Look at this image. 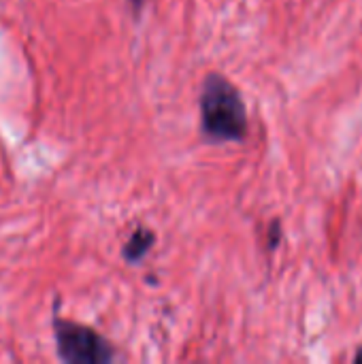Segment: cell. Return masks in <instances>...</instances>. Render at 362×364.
<instances>
[{
	"label": "cell",
	"instance_id": "obj_1",
	"mask_svg": "<svg viewBox=\"0 0 362 364\" xmlns=\"http://www.w3.org/2000/svg\"><path fill=\"white\" fill-rule=\"evenodd\" d=\"M201 130L211 143H241L247 134V111L239 90L222 75L205 79L201 92Z\"/></svg>",
	"mask_w": 362,
	"mask_h": 364
},
{
	"label": "cell",
	"instance_id": "obj_2",
	"mask_svg": "<svg viewBox=\"0 0 362 364\" xmlns=\"http://www.w3.org/2000/svg\"><path fill=\"white\" fill-rule=\"evenodd\" d=\"M58 358L68 364H109L117 360L113 346L94 328L53 318Z\"/></svg>",
	"mask_w": 362,
	"mask_h": 364
},
{
	"label": "cell",
	"instance_id": "obj_3",
	"mask_svg": "<svg viewBox=\"0 0 362 364\" xmlns=\"http://www.w3.org/2000/svg\"><path fill=\"white\" fill-rule=\"evenodd\" d=\"M154 241H156V235L151 232V230H147V228H137L132 235H130V239L126 241V245H124V258L128 260V262H139V260H143L145 258V254L154 247Z\"/></svg>",
	"mask_w": 362,
	"mask_h": 364
},
{
	"label": "cell",
	"instance_id": "obj_4",
	"mask_svg": "<svg viewBox=\"0 0 362 364\" xmlns=\"http://www.w3.org/2000/svg\"><path fill=\"white\" fill-rule=\"evenodd\" d=\"M143 2H145V0H130V4H132V6H134L137 11H139V9L143 6Z\"/></svg>",
	"mask_w": 362,
	"mask_h": 364
}]
</instances>
